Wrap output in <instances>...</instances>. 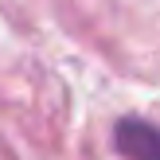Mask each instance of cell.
I'll return each mask as SVG.
<instances>
[{
  "instance_id": "6da1fadb",
  "label": "cell",
  "mask_w": 160,
  "mask_h": 160,
  "mask_svg": "<svg viewBox=\"0 0 160 160\" xmlns=\"http://www.w3.org/2000/svg\"><path fill=\"white\" fill-rule=\"evenodd\" d=\"M113 145L125 160H160V125L145 117H125L113 129Z\"/></svg>"
}]
</instances>
